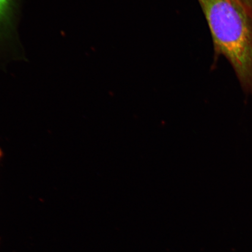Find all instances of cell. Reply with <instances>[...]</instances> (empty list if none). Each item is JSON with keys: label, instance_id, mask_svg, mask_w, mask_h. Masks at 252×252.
<instances>
[{"label": "cell", "instance_id": "cell-2", "mask_svg": "<svg viewBox=\"0 0 252 252\" xmlns=\"http://www.w3.org/2000/svg\"><path fill=\"white\" fill-rule=\"evenodd\" d=\"M17 0H0V44L13 39Z\"/></svg>", "mask_w": 252, "mask_h": 252}, {"label": "cell", "instance_id": "cell-1", "mask_svg": "<svg viewBox=\"0 0 252 252\" xmlns=\"http://www.w3.org/2000/svg\"><path fill=\"white\" fill-rule=\"evenodd\" d=\"M198 1L216 52L227 60L246 96H252V14L234 0Z\"/></svg>", "mask_w": 252, "mask_h": 252}, {"label": "cell", "instance_id": "cell-3", "mask_svg": "<svg viewBox=\"0 0 252 252\" xmlns=\"http://www.w3.org/2000/svg\"><path fill=\"white\" fill-rule=\"evenodd\" d=\"M2 157V150L1 149H0V160H1Z\"/></svg>", "mask_w": 252, "mask_h": 252}]
</instances>
